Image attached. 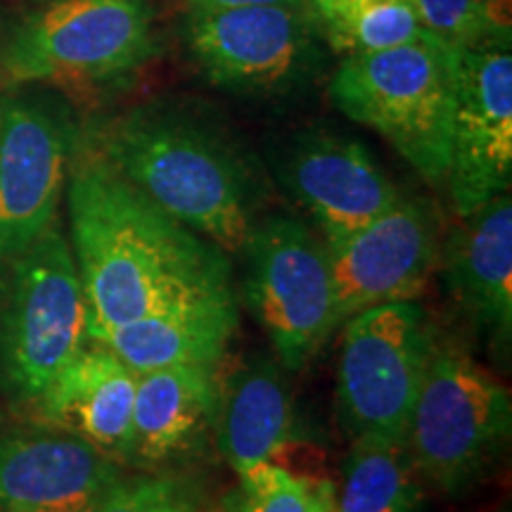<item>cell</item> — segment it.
<instances>
[{
	"label": "cell",
	"instance_id": "1",
	"mask_svg": "<svg viewBox=\"0 0 512 512\" xmlns=\"http://www.w3.org/2000/svg\"><path fill=\"white\" fill-rule=\"evenodd\" d=\"M64 197L88 339L171 306L235 292L226 252L157 207L81 138Z\"/></svg>",
	"mask_w": 512,
	"mask_h": 512
},
{
	"label": "cell",
	"instance_id": "2",
	"mask_svg": "<svg viewBox=\"0 0 512 512\" xmlns=\"http://www.w3.org/2000/svg\"><path fill=\"white\" fill-rule=\"evenodd\" d=\"M91 143L157 207L223 252H240L264 209L259 164L200 102L147 100Z\"/></svg>",
	"mask_w": 512,
	"mask_h": 512
},
{
	"label": "cell",
	"instance_id": "3",
	"mask_svg": "<svg viewBox=\"0 0 512 512\" xmlns=\"http://www.w3.org/2000/svg\"><path fill=\"white\" fill-rule=\"evenodd\" d=\"M456 88L458 50L422 36L342 57L328 93L344 117L382 136L425 181L439 185L451 162Z\"/></svg>",
	"mask_w": 512,
	"mask_h": 512
},
{
	"label": "cell",
	"instance_id": "4",
	"mask_svg": "<svg viewBox=\"0 0 512 512\" xmlns=\"http://www.w3.org/2000/svg\"><path fill=\"white\" fill-rule=\"evenodd\" d=\"M159 53L152 0H50L0 41V74L12 86H117Z\"/></svg>",
	"mask_w": 512,
	"mask_h": 512
},
{
	"label": "cell",
	"instance_id": "5",
	"mask_svg": "<svg viewBox=\"0 0 512 512\" xmlns=\"http://www.w3.org/2000/svg\"><path fill=\"white\" fill-rule=\"evenodd\" d=\"M510 430V389L463 349L434 344L403 439L420 479L446 496L467 494L501 458Z\"/></svg>",
	"mask_w": 512,
	"mask_h": 512
},
{
	"label": "cell",
	"instance_id": "6",
	"mask_svg": "<svg viewBox=\"0 0 512 512\" xmlns=\"http://www.w3.org/2000/svg\"><path fill=\"white\" fill-rule=\"evenodd\" d=\"M86 342V294L57 221L12 271L0 311V392L31 408Z\"/></svg>",
	"mask_w": 512,
	"mask_h": 512
},
{
	"label": "cell",
	"instance_id": "7",
	"mask_svg": "<svg viewBox=\"0 0 512 512\" xmlns=\"http://www.w3.org/2000/svg\"><path fill=\"white\" fill-rule=\"evenodd\" d=\"M183 41L211 86L245 98L304 91L330 55L304 0L185 10Z\"/></svg>",
	"mask_w": 512,
	"mask_h": 512
},
{
	"label": "cell",
	"instance_id": "8",
	"mask_svg": "<svg viewBox=\"0 0 512 512\" xmlns=\"http://www.w3.org/2000/svg\"><path fill=\"white\" fill-rule=\"evenodd\" d=\"M81 128L48 86L0 95V311L17 261L57 223Z\"/></svg>",
	"mask_w": 512,
	"mask_h": 512
},
{
	"label": "cell",
	"instance_id": "9",
	"mask_svg": "<svg viewBox=\"0 0 512 512\" xmlns=\"http://www.w3.org/2000/svg\"><path fill=\"white\" fill-rule=\"evenodd\" d=\"M245 294L285 370H302L339 328L325 240L302 219L261 214L249 230Z\"/></svg>",
	"mask_w": 512,
	"mask_h": 512
},
{
	"label": "cell",
	"instance_id": "10",
	"mask_svg": "<svg viewBox=\"0 0 512 512\" xmlns=\"http://www.w3.org/2000/svg\"><path fill=\"white\" fill-rule=\"evenodd\" d=\"M337 366V411L356 439H406L415 396L430 366L434 339L418 302H392L342 323Z\"/></svg>",
	"mask_w": 512,
	"mask_h": 512
},
{
	"label": "cell",
	"instance_id": "11",
	"mask_svg": "<svg viewBox=\"0 0 512 512\" xmlns=\"http://www.w3.org/2000/svg\"><path fill=\"white\" fill-rule=\"evenodd\" d=\"M510 38L458 50L448 192L463 216L510 192L512 181V50Z\"/></svg>",
	"mask_w": 512,
	"mask_h": 512
},
{
	"label": "cell",
	"instance_id": "12",
	"mask_svg": "<svg viewBox=\"0 0 512 512\" xmlns=\"http://www.w3.org/2000/svg\"><path fill=\"white\" fill-rule=\"evenodd\" d=\"M271 166L325 242L347 238L401 200V190L361 140L328 128H302L278 140Z\"/></svg>",
	"mask_w": 512,
	"mask_h": 512
},
{
	"label": "cell",
	"instance_id": "13",
	"mask_svg": "<svg viewBox=\"0 0 512 512\" xmlns=\"http://www.w3.org/2000/svg\"><path fill=\"white\" fill-rule=\"evenodd\" d=\"M335 278L339 328L380 304L415 302L439 264V226L427 202L401 195L347 238L325 242Z\"/></svg>",
	"mask_w": 512,
	"mask_h": 512
},
{
	"label": "cell",
	"instance_id": "14",
	"mask_svg": "<svg viewBox=\"0 0 512 512\" xmlns=\"http://www.w3.org/2000/svg\"><path fill=\"white\" fill-rule=\"evenodd\" d=\"M124 475V465L74 434H0V512H79Z\"/></svg>",
	"mask_w": 512,
	"mask_h": 512
},
{
	"label": "cell",
	"instance_id": "15",
	"mask_svg": "<svg viewBox=\"0 0 512 512\" xmlns=\"http://www.w3.org/2000/svg\"><path fill=\"white\" fill-rule=\"evenodd\" d=\"M136 380L107 344L88 339L31 411L43 427L74 434L119 465H131Z\"/></svg>",
	"mask_w": 512,
	"mask_h": 512
},
{
	"label": "cell",
	"instance_id": "16",
	"mask_svg": "<svg viewBox=\"0 0 512 512\" xmlns=\"http://www.w3.org/2000/svg\"><path fill=\"white\" fill-rule=\"evenodd\" d=\"M446 290L498 351L512 339V200L494 197L463 216L439 249Z\"/></svg>",
	"mask_w": 512,
	"mask_h": 512
},
{
	"label": "cell",
	"instance_id": "17",
	"mask_svg": "<svg viewBox=\"0 0 512 512\" xmlns=\"http://www.w3.org/2000/svg\"><path fill=\"white\" fill-rule=\"evenodd\" d=\"M299 422L283 366L268 356L242 361L216 387L214 439L235 475L280 463L297 444Z\"/></svg>",
	"mask_w": 512,
	"mask_h": 512
},
{
	"label": "cell",
	"instance_id": "18",
	"mask_svg": "<svg viewBox=\"0 0 512 512\" xmlns=\"http://www.w3.org/2000/svg\"><path fill=\"white\" fill-rule=\"evenodd\" d=\"M216 387V368L178 366L140 373L131 465L169 470L202 453L214 434Z\"/></svg>",
	"mask_w": 512,
	"mask_h": 512
},
{
	"label": "cell",
	"instance_id": "19",
	"mask_svg": "<svg viewBox=\"0 0 512 512\" xmlns=\"http://www.w3.org/2000/svg\"><path fill=\"white\" fill-rule=\"evenodd\" d=\"M238 325V297L226 292L138 318L95 342L107 344L136 375L178 366L216 368Z\"/></svg>",
	"mask_w": 512,
	"mask_h": 512
},
{
	"label": "cell",
	"instance_id": "20",
	"mask_svg": "<svg viewBox=\"0 0 512 512\" xmlns=\"http://www.w3.org/2000/svg\"><path fill=\"white\" fill-rule=\"evenodd\" d=\"M337 512H425L420 475L403 441L356 439L335 484Z\"/></svg>",
	"mask_w": 512,
	"mask_h": 512
},
{
	"label": "cell",
	"instance_id": "21",
	"mask_svg": "<svg viewBox=\"0 0 512 512\" xmlns=\"http://www.w3.org/2000/svg\"><path fill=\"white\" fill-rule=\"evenodd\" d=\"M330 55L351 57L427 36L415 0H304Z\"/></svg>",
	"mask_w": 512,
	"mask_h": 512
},
{
	"label": "cell",
	"instance_id": "22",
	"mask_svg": "<svg viewBox=\"0 0 512 512\" xmlns=\"http://www.w3.org/2000/svg\"><path fill=\"white\" fill-rule=\"evenodd\" d=\"M335 508V484L304 477L283 463H264L240 475L238 489L219 512H328Z\"/></svg>",
	"mask_w": 512,
	"mask_h": 512
},
{
	"label": "cell",
	"instance_id": "23",
	"mask_svg": "<svg viewBox=\"0 0 512 512\" xmlns=\"http://www.w3.org/2000/svg\"><path fill=\"white\" fill-rule=\"evenodd\" d=\"M204 486L197 477L169 470H145L126 477L79 512H204Z\"/></svg>",
	"mask_w": 512,
	"mask_h": 512
},
{
	"label": "cell",
	"instance_id": "24",
	"mask_svg": "<svg viewBox=\"0 0 512 512\" xmlns=\"http://www.w3.org/2000/svg\"><path fill=\"white\" fill-rule=\"evenodd\" d=\"M422 29L448 48L510 38V0H415Z\"/></svg>",
	"mask_w": 512,
	"mask_h": 512
},
{
	"label": "cell",
	"instance_id": "25",
	"mask_svg": "<svg viewBox=\"0 0 512 512\" xmlns=\"http://www.w3.org/2000/svg\"><path fill=\"white\" fill-rule=\"evenodd\" d=\"M185 10H211V8H245V5H273L290 3V0H181Z\"/></svg>",
	"mask_w": 512,
	"mask_h": 512
},
{
	"label": "cell",
	"instance_id": "26",
	"mask_svg": "<svg viewBox=\"0 0 512 512\" xmlns=\"http://www.w3.org/2000/svg\"><path fill=\"white\" fill-rule=\"evenodd\" d=\"M34 3H38V5H43V3H50V0H34Z\"/></svg>",
	"mask_w": 512,
	"mask_h": 512
},
{
	"label": "cell",
	"instance_id": "27",
	"mask_svg": "<svg viewBox=\"0 0 512 512\" xmlns=\"http://www.w3.org/2000/svg\"><path fill=\"white\" fill-rule=\"evenodd\" d=\"M328 512H337V510H335V508H332V510H328Z\"/></svg>",
	"mask_w": 512,
	"mask_h": 512
},
{
	"label": "cell",
	"instance_id": "28",
	"mask_svg": "<svg viewBox=\"0 0 512 512\" xmlns=\"http://www.w3.org/2000/svg\"><path fill=\"white\" fill-rule=\"evenodd\" d=\"M503 512H508V510H503Z\"/></svg>",
	"mask_w": 512,
	"mask_h": 512
},
{
	"label": "cell",
	"instance_id": "29",
	"mask_svg": "<svg viewBox=\"0 0 512 512\" xmlns=\"http://www.w3.org/2000/svg\"><path fill=\"white\" fill-rule=\"evenodd\" d=\"M0 41H3V38H0Z\"/></svg>",
	"mask_w": 512,
	"mask_h": 512
}]
</instances>
